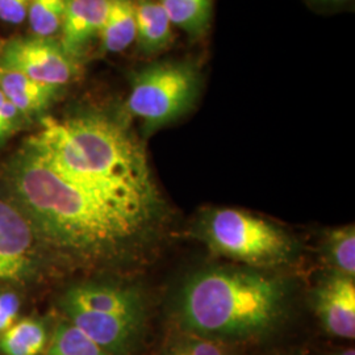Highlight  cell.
<instances>
[{
    "mask_svg": "<svg viewBox=\"0 0 355 355\" xmlns=\"http://www.w3.org/2000/svg\"><path fill=\"white\" fill-rule=\"evenodd\" d=\"M161 355H228V352L217 340L189 333V336L168 343Z\"/></svg>",
    "mask_w": 355,
    "mask_h": 355,
    "instance_id": "obj_20",
    "label": "cell"
},
{
    "mask_svg": "<svg viewBox=\"0 0 355 355\" xmlns=\"http://www.w3.org/2000/svg\"><path fill=\"white\" fill-rule=\"evenodd\" d=\"M48 346V331L36 318H23L1 333L0 350L6 355H40Z\"/></svg>",
    "mask_w": 355,
    "mask_h": 355,
    "instance_id": "obj_15",
    "label": "cell"
},
{
    "mask_svg": "<svg viewBox=\"0 0 355 355\" xmlns=\"http://www.w3.org/2000/svg\"><path fill=\"white\" fill-rule=\"evenodd\" d=\"M67 0H31L28 20L37 37L51 38L61 31Z\"/></svg>",
    "mask_w": 355,
    "mask_h": 355,
    "instance_id": "obj_19",
    "label": "cell"
},
{
    "mask_svg": "<svg viewBox=\"0 0 355 355\" xmlns=\"http://www.w3.org/2000/svg\"><path fill=\"white\" fill-rule=\"evenodd\" d=\"M62 306L146 320L144 293L140 288L127 284L85 283L74 286L64 293Z\"/></svg>",
    "mask_w": 355,
    "mask_h": 355,
    "instance_id": "obj_9",
    "label": "cell"
},
{
    "mask_svg": "<svg viewBox=\"0 0 355 355\" xmlns=\"http://www.w3.org/2000/svg\"><path fill=\"white\" fill-rule=\"evenodd\" d=\"M137 36L140 51L154 55L174 42L173 24L158 0H135Z\"/></svg>",
    "mask_w": 355,
    "mask_h": 355,
    "instance_id": "obj_12",
    "label": "cell"
},
{
    "mask_svg": "<svg viewBox=\"0 0 355 355\" xmlns=\"http://www.w3.org/2000/svg\"><path fill=\"white\" fill-rule=\"evenodd\" d=\"M200 92V73L190 62L152 64L133 78L128 110L150 136L189 114Z\"/></svg>",
    "mask_w": 355,
    "mask_h": 355,
    "instance_id": "obj_5",
    "label": "cell"
},
{
    "mask_svg": "<svg viewBox=\"0 0 355 355\" xmlns=\"http://www.w3.org/2000/svg\"><path fill=\"white\" fill-rule=\"evenodd\" d=\"M36 261L33 230L26 216L0 199V280H20Z\"/></svg>",
    "mask_w": 355,
    "mask_h": 355,
    "instance_id": "obj_8",
    "label": "cell"
},
{
    "mask_svg": "<svg viewBox=\"0 0 355 355\" xmlns=\"http://www.w3.org/2000/svg\"><path fill=\"white\" fill-rule=\"evenodd\" d=\"M73 325L83 331L108 355H132L140 343L145 322L144 318L89 312L62 306Z\"/></svg>",
    "mask_w": 355,
    "mask_h": 355,
    "instance_id": "obj_7",
    "label": "cell"
},
{
    "mask_svg": "<svg viewBox=\"0 0 355 355\" xmlns=\"http://www.w3.org/2000/svg\"><path fill=\"white\" fill-rule=\"evenodd\" d=\"M28 149L62 177L165 221L166 204L144 146L114 117H48L31 137Z\"/></svg>",
    "mask_w": 355,
    "mask_h": 355,
    "instance_id": "obj_2",
    "label": "cell"
},
{
    "mask_svg": "<svg viewBox=\"0 0 355 355\" xmlns=\"http://www.w3.org/2000/svg\"><path fill=\"white\" fill-rule=\"evenodd\" d=\"M110 0H67L61 26V46L76 60L101 35Z\"/></svg>",
    "mask_w": 355,
    "mask_h": 355,
    "instance_id": "obj_11",
    "label": "cell"
},
{
    "mask_svg": "<svg viewBox=\"0 0 355 355\" xmlns=\"http://www.w3.org/2000/svg\"><path fill=\"white\" fill-rule=\"evenodd\" d=\"M0 89L20 114H36L45 110L58 92V87L38 83L3 66H0Z\"/></svg>",
    "mask_w": 355,
    "mask_h": 355,
    "instance_id": "obj_13",
    "label": "cell"
},
{
    "mask_svg": "<svg viewBox=\"0 0 355 355\" xmlns=\"http://www.w3.org/2000/svg\"><path fill=\"white\" fill-rule=\"evenodd\" d=\"M46 355H108L92 340L73 325L62 321L57 325Z\"/></svg>",
    "mask_w": 355,
    "mask_h": 355,
    "instance_id": "obj_18",
    "label": "cell"
},
{
    "mask_svg": "<svg viewBox=\"0 0 355 355\" xmlns=\"http://www.w3.org/2000/svg\"><path fill=\"white\" fill-rule=\"evenodd\" d=\"M31 0H0V20L8 24H21L29 11Z\"/></svg>",
    "mask_w": 355,
    "mask_h": 355,
    "instance_id": "obj_21",
    "label": "cell"
},
{
    "mask_svg": "<svg viewBox=\"0 0 355 355\" xmlns=\"http://www.w3.org/2000/svg\"><path fill=\"white\" fill-rule=\"evenodd\" d=\"M13 186L40 232L64 252L89 259L125 258L149 249L164 220L62 177L26 149Z\"/></svg>",
    "mask_w": 355,
    "mask_h": 355,
    "instance_id": "obj_1",
    "label": "cell"
},
{
    "mask_svg": "<svg viewBox=\"0 0 355 355\" xmlns=\"http://www.w3.org/2000/svg\"><path fill=\"white\" fill-rule=\"evenodd\" d=\"M173 26L191 37H200L212 19V0H158Z\"/></svg>",
    "mask_w": 355,
    "mask_h": 355,
    "instance_id": "obj_16",
    "label": "cell"
},
{
    "mask_svg": "<svg viewBox=\"0 0 355 355\" xmlns=\"http://www.w3.org/2000/svg\"><path fill=\"white\" fill-rule=\"evenodd\" d=\"M191 233L212 253L252 268L284 266L299 253L286 229L237 208L205 209Z\"/></svg>",
    "mask_w": 355,
    "mask_h": 355,
    "instance_id": "obj_4",
    "label": "cell"
},
{
    "mask_svg": "<svg viewBox=\"0 0 355 355\" xmlns=\"http://www.w3.org/2000/svg\"><path fill=\"white\" fill-rule=\"evenodd\" d=\"M313 306L324 329L329 334L354 340V279L329 272L313 292Z\"/></svg>",
    "mask_w": 355,
    "mask_h": 355,
    "instance_id": "obj_10",
    "label": "cell"
},
{
    "mask_svg": "<svg viewBox=\"0 0 355 355\" xmlns=\"http://www.w3.org/2000/svg\"><path fill=\"white\" fill-rule=\"evenodd\" d=\"M322 257L330 272L355 279V228L345 225L329 230L322 240Z\"/></svg>",
    "mask_w": 355,
    "mask_h": 355,
    "instance_id": "obj_17",
    "label": "cell"
},
{
    "mask_svg": "<svg viewBox=\"0 0 355 355\" xmlns=\"http://www.w3.org/2000/svg\"><path fill=\"white\" fill-rule=\"evenodd\" d=\"M20 112L17 108L10 102L0 89V140L11 133L13 128L16 127Z\"/></svg>",
    "mask_w": 355,
    "mask_h": 355,
    "instance_id": "obj_23",
    "label": "cell"
},
{
    "mask_svg": "<svg viewBox=\"0 0 355 355\" xmlns=\"http://www.w3.org/2000/svg\"><path fill=\"white\" fill-rule=\"evenodd\" d=\"M315 1H318L320 4H325V6H343L352 0H315Z\"/></svg>",
    "mask_w": 355,
    "mask_h": 355,
    "instance_id": "obj_24",
    "label": "cell"
},
{
    "mask_svg": "<svg viewBox=\"0 0 355 355\" xmlns=\"http://www.w3.org/2000/svg\"><path fill=\"white\" fill-rule=\"evenodd\" d=\"M334 355H355V350L352 347V349H346V350H343V352H338V353H336Z\"/></svg>",
    "mask_w": 355,
    "mask_h": 355,
    "instance_id": "obj_25",
    "label": "cell"
},
{
    "mask_svg": "<svg viewBox=\"0 0 355 355\" xmlns=\"http://www.w3.org/2000/svg\"><path fill=\"white\" fill-rule=\"evenodd\" d=\"M290 286L252 267H205L179 288L175 315L190 334L211 340L266 336L286 318Z\"/></svg>",
    "mask_w": 355,
    "mask_h": 355,
    "instance_id": "obj_3",
    "label": "cell"
},
{
    "mask_svg": "<svg viewBox=\"0 0 355 355\" xmlns=\"http://www.w3.org/2000/svg\"><path fill=\"white\" fill-rule=\"evenodd\" d=\"M20 300L12 292L0 293V333L8 329L19 315Z\"/></svg>",
    "mask_w": 355,
    "mask_h": 355,
    "instance_id": "obj_22",
    "label": "cell"
},
{
    "mask_svg": "<svg viewBox=\"0 0 355 355\" xmlns=\"http://www.w3.org/2000/svg\"><path fill=\"white\" fill-rule=\"evenodd\" d=\"M0 66L19 71L38 83L61 87L76 76L74 58L51 38L19 37L6 44Z\"/></svg>",
    "mask_w": 355,
    "mask_h": 355,
    "instance_id": "obj_6",
    "label": "cell"
},
{
    "mask_svg": "<svg viewBox=\"0 0 355 355\" xmlns=\"http://www.w3.org/2000/svg\"><path fill=\"white\" fill-rule=\"evenodd\" d=\"M101 40L104 51L121 53L129 48L137 36L135 0H110Z\"/></svg>",
    "mask_w": 355,
    "mask_h": 355,
    "instance_id": "obj_14",
    "label": "cell"
}]
</instances>
